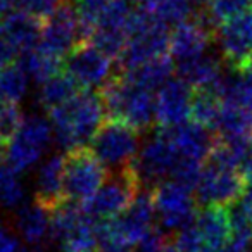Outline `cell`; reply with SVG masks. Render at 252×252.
Wrapping results in <instances>:
<instances>
[{"label":"cell","instance_id":"6da1fadb","mask_svg":"<svg viewBox=\"0 0 252 252\" xmlns=\"http://www.w3.org/2000/svg\"><path fill=\"white\" fill-rule=\"evenodd\" d=\"M104 105L94 90H80L69 102L49 112L54 138L67 152L87 149L104 125Z\"/></svg>","mask_w":252,"mask_h":252},{"label":"cell","instance_id":"7a4b0ae2","mask_svg":"<svg viewBox=\"0 0 252 252\" xmlns=\"http://www.w3.org/2000/svg\"><path fill=\"white\" fill-rule=\"evenodd\" d=\"M107 119L123 121L140 131L156 123V95L154 92L133 87L125 76L116 73L98 90Z\"/></svg>","mask_w":252,"mask_h":252},{"label":"cell","instance_id":"3957f363","mask_svg":"<svg viewBox=\"0 0 252 252\" xmlns=\"http://www.w3.org/2000/svg\"><path fill=\"white\" fill-rule=\"evenodd\" d=\"M171 33L156 12H133L128 23V43L118 59V71L126 73L169 54Z\"/></svg>","mask_w":252,"mask_h":252},{"label":"cell","instance_id":"277c9868","mask_svg":"<svg viewBox=\"0 0 252 252\" xmlns=\"http://www.w3.org/2000/svg\"><path fill=\"white\" fill-rule=\"evenodd\" d=\"M50 240L63 252H95L100 244L97 221L85 213L81 204L64 200L52 211Z\"/></svg>","mask_w":252,"mask_h":252},{"label":"cell","instance_id":"5b68a950","mask_svg":"<svg viewBox=\"0 0 252 252\" xmlns=\"http://www.w3.org/2000/svg\"><path fill=\"white\" fill-rule=\"evenodd\" d=\"M158 216L156 213V202L152 190L142 189L137 193L131 206L119 214L118 218L105 221H97L98 242H114L123 245H137L140 238L147 233L151 228H154V220Z\"/></svg>","mask_w":252,"mask_h":252},{"label":"cell","instance_id":"8992f818","mask_svg":"<svg viewBox=\"0 0 252 252\" xmlns=\"http://www.w3.org/2000/svg\"><path fill=\"white\" fill-rule=\"evenodd\" d=\"M109 178V169L88 149L64 154V199L85 204Z\"/></svg>","mask_w":252,"mask_h":252},{"label":"cell","instance_id":"52a82bcc","mask_svg":"<svg viewBox=\"0 0 252 252\" xmlns=\"http://www.w3.org/2000/svg\"><path fill=\"white\" fill-rule=\"evenodd\" d=\"M140 133L123 121L107 119L98 128L88 151L105 166V168L125 169L131 164L138 154Z\"/></svg>","mask_w":252,"mask_h":252},{"label":"cell","instance_id":"ba28073f","mask_svg":"<svg viewBox=\"0 0 252 252\" xmlns=\"http://www.w3.org/2000/svg\"><path fill=\"white\" fill-rule=\"evenodd\" d=\"M180 161V154L169 138L158 131L156 138L144 145L135 156L128 169L135 176L140 189L154 190L158 185L166 182L168 176L173 175L176 164Z\"/></svg>","mask_w":252,"mask_h":252},{"label":"cell","instance_id":"9c48e42d","mask_svg":"<svg viewBox=\"0 0 252 252\" xmlns=\"http://www.w3.org/2000/svg\"><path fill=\"white\" fill-rule=\"evenodd\" d=\"M140 190V185L137 183L130 169H119L114 175H109V178L97 190V193L90 200L81 204V207L95 221L112 220L131 206Z\"/></svg>","mask_w":252,"mask_h":252},{"label":"cell","instance_id":"30bf717a","mask_svg":"<svg viewBox=\"0 0 252 252\" xmlns=\"http://www.w3.org/2000/svg\"><path fill=\"white\" fill-rule=\"evenodd\" d=\"M54 138L52 125L45 118L32 116L23 121L16 137L5 147L7 164L21 175L40 161Z\"/></svg>","mask_w":252,"mask_h":252},{"label":"cell","instance_id":"8fae6325","mask_svg":"<svg viewBox=\"0 0 252 252\" xmlns=\"http://www.w3.org/2000/svg\"><path fill=\"white\" fill-rule=\"evenodd\" d=\"M156 213L164 231H178L192 226L197 220V200L192 192L173 180H166L154 190Z\"/></svg>","mask_w":252,"mask_h":252},{"label":"cell","instance_id":"7c38bea8","mask_svg":"<svg viewBox=\"0 0 252 252\" xmlns=\"http://www.w3.org/2000/svg\"><path fill=\"white\" fill-rule=\"evenodd\" d=\"M64 73L83 90L104 87L112 73V59L95 49L90 42H81L64 59Z\"/></svg>","mask_w":252,"mask_h":252},{"label":"cell","instance_id":"4fadbf2b","mask_svg":"<svg viewBox=\"0 0 252 252\" xmlns=\"http://www.w3.org/2000/svg\"><path fill=\"white\" fill-rule=\"evenodd\" d=\"M245 180L238 169H226L204 162L195 189V200L202 207H228L242 197Z\"/></svg>","mask_w":252,"mask_h":252},{"label":"cell","instance_id":"5bb4252c","mask_svg":"<svg viewBox=\"0 0 252 252\" xmlns=\"http://www.w3.org/2000/svg\"><path fill=\"white\" fill-rule=\"evenodd\" d=\"M81 42L83 36H81L80 19L73 2L67 0L49 19L43 21L38 47L59 59H66L67 54Z\"/></svg>","mask_w":252,"mask_h":252},{"label":"cell","instance_id":"9a60e30c","mask_svg":"<svg viewBox=\"0 0 252 252\" xmlns=\"http://www.w3.org/2000/svg\"><path fill=\"white\" fill-rule=\"evenodd\" d=\"M223 59L235 71H242L252 59V11L223 23L214 32Z\"/></svg>","mask_w":252,"mask_h":252},{"label":"cell","instance_id":"2e32d148","mask_svg":"<svg viewBox=\"0 0 252 252\" xmlns=\"http://www.w3.org/2000/svg\"><path fill=\"white\" fill-rule=\"evenodd\" d=\"M193 16H195L193 19L178 25L171 32L169 56L175 61L176 66L204 56L207 52L209 43L214 40V32L202 19L200 11L199 14L195 12Z\"/></svg>","mask_w":252,"mask_h":252},{"label":"cell","instance_id":"e0dca14e","mask_svg":"<svg viewBox=\"0 0 252 252\" xmlns=\"http://www.w3.org/2000/svg\"><path fill=\"white\" fill-rule=\"evenodd\" d=\"M193 88L178 76L171 78L156 94V123L159 128H176L190 119Z\"/></svg>","mask_w":252,"mask_h":252},{"label":"cell","instance_id":"ac0fdd59","mask_svg":"<svg viewBox=\"0 0 252 252\" xmlns=\"http://www.w3.org/2000/svg\"><path fill=\"white\" fill-rule=\"evenodd\" d=\"M159 130L175 145L180 158L202 162V164L216 144V137L213 135V131L193 121H187L176 128H159Z\"/></svg>","mask_w":252,"mask_h":252},{"label":"cell","instance_id":"d6986e66","mask_svg":"<svg viewBox=\"0 0 252 252\" xmlns=\"http://www.w3.org/2000/svg\"><path fill=\"white\" fill-rule=\"evenodd\" d=\"M213 131L218 140L238 147H249L252 144V111L223 104Z\"/></svg>","mask_w":252,"mask_h":252},{"label":"cell","instance_id":"ffe728a7","mask_svg":"<svg viewBox=\"0 0 252 252\" xmlns=\"http://www.w3.org/2000/svg\"><path fill=\"white\" fill-rule=\"evenodd\" d=\"M35 200L52 213L64 202V156L54 154L42 162L36 175Z\"/></svg>","mask_w":252,"mask_h":252},{"label":"cell","instance_id":"44dd1931","mask_svg":"<svg viewBox=\"0 0 252 252\" xmlns=\"http://www.w3.org/2000/svg\"><path fill=\"white\" fill-rule=\"evenodd\" d=\"M195 228L202 237L207 251L216 252L231 238L230 220H228L226 207H204L197 213Z\"/></svg>","mask_w":252,"mask_h":252},{"label":"cell","instance_id":"7402d4cb","mask_svg":"<svg viewBox=\"0 0 252 252\" xmlns=\"http://www.w3.org/2000/svg\"><path fill=\"white\" fill-rule=\"evenodd\" d=\"M175 71H176L175 61L171 59L169 54H166V56H161L158 59H152L149 63L142 64V66L135 67V69L119 74H123L125 80L133 85V87L154 92L159 90L164 83H168L173 78V74H175Z\"/></svg>","mask_w":252,"mask_h":252},{"label":"cell","instance_id":"603a6c76","mask_svg":"<svg viewBox=\"0 0 252 252\" xmlns=\"http://www.w3.org/2000/svg\"><path fill=\"white\" fill-rule=\"evenodd\" d=\"M176 74L193 90H202V88H213L218 83V80L223 74V67L216 56L206 52L197 59L178 64Z\"/></svg>","mask_w":252,"mask_h":252},{"label":"cell","instance_id":"cb8c5ba5","mask_svg":"<svg viewBox=\"0 0 252 252\" xmlns=\"http://www.w3.org/2000/svg\"><path fill=\"white\" fill-rule=\"evenodd\" d=\"M50 223H52V213L40 206L36 200L33 204L19 207L16 218L19 235L33 245L50 238Z\"/></svg>","mask_w":252,"mask_h":252},{"label":"cell","instance_id":"d4e9b609","mask_svg":"<svg viewBox=\"0 0 252 252\" xmlns=\"http://www.w3.org/2000/svg\"><path fill=\"white\" fill-rule=\"evenodd\" d=\"M211 90L220 97L221 104L252 111V81L240 71L221 74Z\"/></svg>","mask_w":252,"mask_h":252},{"label":"cell","instance_id":"484cf974","mask_svg":"<svg viewBox=\"0 0 252 252\" xmlns=\"http://www.w3.org/2000/svg\"><path fill=\"white\" fill-rule=\"evenodd\" d=\"M19 61H21L19 66L25 69L28 78H33L36 83H45L56 74L63 73L61 69L64 67V59H59V57L45 52L40 47L26 52Z\"/></svg>","mask_w":252,"mask_h":252},{"label":"cell","instance_id":"4316f807","mask_svg":"<svg viewBox=\"0 0 252 252\" xmlns=\"http://www.w3.org/2000/svg\"><path fill=\"white\" fill-rule=\"evenodd\" d=\"M78 92H80V87L63 71V73L47 80L45 83H42L38 102L43 109H47V112H50L69 102Z\"/></svg>","mask_w":252,"mask_h":252},{"label":"cell","instance_id":"83f0119b","mask_svg":"<svg viewBox=\"0 0 252 252\" xmlns=\"http://www.w3.org/2000/svg\"><path fill=\"white\" fill-rule=\"evenodd\" d=\"M221 105L223 104H221L220 97L211 88L193 90L192 104H190V119L213 131V126L221 111Z\"/></svg>","mask_w":252,"mask_h":252},{"label":"cell","instance_id":"f1b7e54d","mask_svg":"<svg viewBox=\"0 0 252 252\" xmlns=\"http://www.w3.org/2000/svg\"><path fill=\"white\" fill-rule=\"evenodd\" d=\"M249 9H252V0H211L209 5L200 11V14L209 28L216 32L220 25L245 14Z\"/></svg>","mask_w":252,"mask_h":252},{"label":"cell","instance_id":"f546056e","mask_svg":"<svg viewBox=\"0 0 252 252\" xmlns=\"http://www.w3.org/2000/svg\"><path fill=\"white\" fill-rule=\"evenodd\" d=\"M28 90V74L19 64L0 67V102L18 104Z\"/></svg>","mask_w":252,"mask_h":252},{"label":"cell","instance_id":"4dcf8cb0","mask_svg":"<svg viewBox=\"0 0 252 252\" xmlns=\"http://www.w3.org/2000/svg\"><path fill=\"white\" fill-rule=\"evenodd\" d=\"M25 200V185H23L19 173L14 171L7 162L0 166V206L14 209L23 207Z\"/></svg>","mask_w":252,"mask_h":252},{"label":"cell","instance_id":"1f68e13d","mask_svg":"<svg viewBox=\"0 0 252 252\" xmlns=\"http://www.w3.org/2000/svg\"><path fill=\"white\" fill-rule=\"evenodd\" d=\"M109 4H111V0H73L78 19H80L83 42H87L90 33L95 30V26L100 23L102 16L107 11Z\"/></svg>","mask_w":252,"mask_h":252},{"label":"cell","instance_id":"d6a6232c","mask_svg":"<svg viewBox=\"0 0 252 252\" xmlns=\"http://www.w3.org/2000/svg\"><path fill=\"white\" fill-rule=\"evenodd\" d=\"M156 14L166 26L176 28L192 19L195 14V4L193 0H159Z\"/></svg>","mask_w":252,"mask_h":252},{"label":"cell","instance_id":"836d02e7","mask_svg":"<svg viewBox=\"0 0 252 252\" xmlns=\"http://www.w3.org/2000/svg\"><path fill=\"white\" fill-rule=\"evenodd\" d=\"M23 121L25 118H23V112L18 107V104L0 102V144L7 147V144L19 131Z\"/></svg>","mask_w":252,"mask_h":252},{"label":"cell","instance_id":"e575fe53","mask_svg":"<svg viewBox=\"0 0 252 252\" xmlns=\"http://www.w3.org/2000/svg\"><path fill=\"white\" fill-rule=\"evenodd\" d=\"M202 168H204L202 162L180 158L178 164H176L175 171L171 175V180L178 183V185L189 189L190 192H195L197 185H199L200 175H202Z\"/></svg>","mask_w":252,"mask_h":252},{"label":"cell","instance_id":"d590c367","mask_svg":"<svg viewBox=\"0 0 252 252\" xmlns=\"http://www.w3.org/2000/svg\"><path fill=\"white\" fill-rule=\"evenodd\" d=\"M67 0H16V11H21L38 21L49 19Z\"/></svg>","mask_w":252,"mask_h":252},{"label":"cell","instance_id":"8d00e7d4","mask_svg":"<svg viewBox=\"0 0 252 252\" xmlns=\"http://www.w3.org/2000/svg\"><path fill=\"white\" fill-rule=\"evenodd\" d=\"M0 252H19L18 237L5 226H0Z\"/></svg>","mask_w":252,"mask_h":252},{"label":"cell","instance_id":"74e56055","mask_svg":"<svg viewBox=\"0 0 252 252\" xmlns=\"http://www.w3.org/2000/svg\"><path fill=\"white\" fill-rule=\"evenodd\" d=\"M216 252H252V242L244 240V238L231 237L230 240Z\"/></svg>","mask_w":252,"mask_h":252},{"label":"cell","instance_id":"f35d334b","mask_svg":"<svg viewBox=\"0 0 252 252\" xmlns=\"http://www.w3.org/2000/svg\"><path fill=\"white\" fill-rule=\"evenodd\" d=\"M133 12H156L159 0H125Z\"/></svg>","mask_w":252,"mask_h":252},{"label":"cell","instance_id":"ab89813d","mask_svg":"<svg viewBox=\"0 0 252 252\" xmlns=\"http://www.w3.org/2000/svg\"><path fill=\"white\" fill-rule=\"evenodd\" d=\"M238 171H240V175L244 176L245 182H252V145L244 152V156H242Z\"/></svg>","mask_w":252,"mask_h":252},{"label":"cell","instance_id":"60d3db41","mask_svg":"<svg viewBox=\"0 0 252 252\" xmlns=\"http://www.w3.org/2000/svg\"><path fill=\"white\" fill-rule=\"evenodd\" d=\"M95 252H133V251L128 245L114 244V242H102V244H98V249Z\"/></svg>","mask_w":252,"mask_h":252},{"label":"cell","instance_id":"b9f144b4","mask_svg":"<svg viewBox=\"0 0 252 252\" xmlns=\"http://www.w3.org/2000/svg\"><path fill=\"white\" fill-rule=\"evenodd\" d=\"M240 202L244 204L245 209H247L252 216V182H245L244 192H242V197H240Z\"/></svg>","mask_w":252,"mask_h":252},{"label":"cell","instance_id":"7bdbcfd3","mask_svg":"<svg viewBox=\"0 0 252 252\" xmlns=\"http://www.w3.org/2000/svg\"><path fill=\"white\" fill-rule=\"evenodd\" d=\"M16 11V0H0V21Z\"/></svg>","mask_w":252,"mask_h":252},{"label":"cell","instance_id":"ee69618b","mask_svg":"<svg viewBox=\"0 0 252 252\" xmlns=\"http://www.w3.org/2000/svg\"><path fill=\"white\" fill-rule=\"evenodd\" d=\"M209 2H211V0H193V4H195L200 11H202V9H206L207 5H209Z\"/></svg>","mask_w":252,"mask_h":252},{"label":"cell","instance_id":"f6af8a7d","mask_svg":"<svg viewBox=\"0 0 252 252\" xmlns=\"http://www.w3.org/2000/svg\"><path fill=\"white\" fill-rule=\"evenodd\" d=\"M4 156H5V145L0 144V164L4 162Z\"/></svg>","mask_w":252,"mask_h":252},{"label":"cell","instance_id":"bcb514c9","mask_svg":"<svg viewBox=\"0 0 252 252\" xmlns=\"http://www.w3.org/2000/svg\"><path fill=\"white\" fill-rule=\"evenodd\" d=\"M164 252H178V251H176V249H175V245H173V242H169V245H168V247H166V251Z\"/></svg>","mask_w":252,"mask_h":252},{"label":"cell","instance_id":"7dc6e473","mask_svg":"<svg viewBox=\"0 0 252 252\" xmlns=\"http://www.w3.org/2000/svg\"><path fill=\"white\" fill-rule=\"evenodd\" d=\"M23 252H42L40 249H26V251H23Z\"/></svg>","mask_w":252,"mask_h":252}]
</instances>
